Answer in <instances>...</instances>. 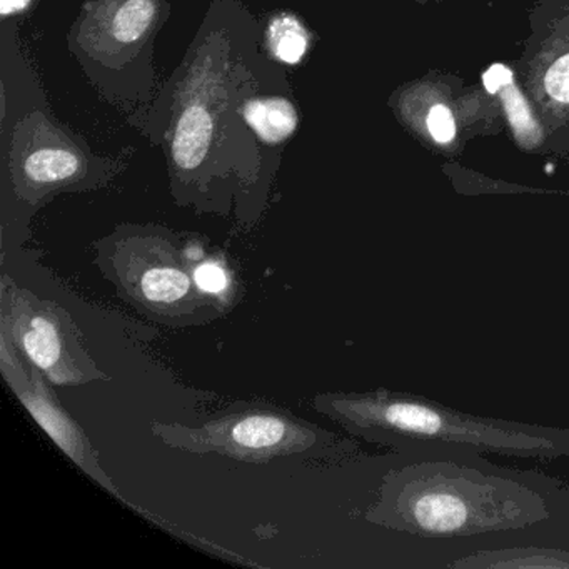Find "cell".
Wrapping results in <instances>:
<instances>
[{"instance_id": "1", "label": "cell", "mask_w": 569, "mask_h": 569, "mask_svg": "<svg viewBox=\"0 0 569 569\" xmlns=\"http://www.w3.org/2000/svg\"><path fill=\"white\" fill-rule=\"evenodd\" d=\"M315 408L349 435L402 452L569 458V428L481 418L412 392H325Z\"/></svg>"}, {"instance_id": "2", "label": "cell", "mask_w": 569, "mask_h": 569, "mask_svg": "<svg viewBox=\"0 0 569 569\" xmlns=\"http://www.w3.org/2000/svg\"><path fill=\"white\" fill-rule=\"evenodd\" d=\"M549 518L539 492L511 478L446 459H425L382 476L366 521L421 538L511 531Z\"/></svg>"}, {"instance_id": "3", "label": "cell", "mask_w": 569, "mask_h": 569, "mask_svg": "<svg viewBox=\"0 0 569 569\" xmlns=\"http://www.w3.org/2000/svg\"><path fill=\"white\" fill-rule=\"evenodd\" d=\"M94 248L99 271L146 318L189 328L229 312L196 282V268L211 256L201 238H184L159 226L122 224Z\"/></svg>"}, {"instance_id": "4", "label": "cell", "mask_w": 569, "mask_h": 569, "mask_svg": "<svg viewBox=\"0 0 569 569\" xmlns=\"http://www.w3.org/2000/svg\"><path fill=\"white\" fill-rule=\"evenodd\" d=\"M151 432L178 451L219 455L251 465L356 449L352 442L336 438L335 432L266 402H236L199 426L154 421Z\"/></svg>"}, {"instance_id": "5", "label": "cell", "mask_w": 569, "mask_h": 569, "mask_svg": "<svg viewBox=\"0 0 569 569\" xmlns=\"http://www.w3.org/2000/svg\"><path fill=\"white\" fill-rule=\"evenodd\" d=\"M19 351L54 386L109 381L86 349L74 319L58 302L41 299L2 278V316Z\"/></svg>"}, {"instance_id": "6", "label": "cell", "mask_w": 569, "mask_h": 569, "mask_svg": "<svg viewBox=\"0 0 569 569\" xmlns=\"http://www.w3.org/2000/svg\"><path fill=\"white\" fill-rule=\"evenodd\" d=\"M164 6L166 0H89L69 38L71 51L96 81L101 72H121L151 56Z\"/></svg>"}, {"instance_id": "7", "label": "cell", "mask_w": 569, "mask_h": 569, "mask_svg": "<svg viewBox=\"0 0 569 569\" xmlns=\"http://www.w3.org/2000/svg\"><path fill=\"white\" fill-rule=\"evenodd\" d=\"M16 142L11 171L14 189L22 201L39 204L62 191H88L108 181L68 136L49 126L32 128Z\"/></svg>"}, {"instance_id": "8", "label": "cell", "mask_w": 569, "mask_h": 569, "mask_svg": "<svg viewBox=\"0 0 569 569\" xmlns=\"http://www.w3.org/2000/svg\"><path fill=\"white\" fill-rule=\"evenodd\" d=\"M8 385L18 395L19 401L31 412L38 425L48 432L49 438L62 449L66 456L94 479L99 486L111 492L116 498H121V492L116 488L108 472L101 468L99 455L94 446L89 441L82 426L71 418L62 408L59 399L51 389V382L44 375L29 362L28 368L2 369Z\"/></svg>"}, {"instance_id": "9", "label": "cell", "mask_w": 569, "mask_h": 569, "mask_svg": "<svg viewBox=\"0 0 569 569\" xmlns=\"http://www.w3.org/2000/svg\"><path fill=\"white\" fill-rule=\"evenodd\" d=\"M242 121L266 146H281L298 131V109L282 96L256 94L242 101Z\"/></svg>"}, {"instance_id": "10", "label": "cell", "mask_w": 569, "mask_h": 569, "mask_svg": "<svg viewBox=\"0 0 569 569\" xmlns=\"http://www.w3.org/2000/svg\"><path fill=\"white\" fill-rule=\"evenodd\" d=\"M449 566L466 569H568L569 551L546 548L496 549L472 552Z\"/></svg>"}, {"instance_id": "11", "label": "cell", "mask_w": 569, "mask_h": 569, "mask_svg": "<svg viewBox=\"0 0 569 569\" xmlns=\"http://www.w3.org/2000/svg\"><path fill=\"white\" fill-rule=\"evenodd\" d=\"M264 41L269 56L286 66L301 64L311 48L308 28L298 16L289 12H281L269 19Z\"/></svg>"}, {"instance_id": "12", "label": "cell", "mask_w": 569, "mask_h": 569, "mask_svg": "<svg viewBox=\"0 0 569 569\" xmlns=\"http://www.w3.org/2000/svg\"><path fill=\"white\" fill-rule=\"evenodd\" d=\"M196 282L206 295L214 296L219 301L224 302L231 309L232 295V278L229 274L228 264L214 258V254L209 256L208 259L201 262L196 268Z\"/></svg>"}, {"instance_id": "13", "label": "cell", "mask_w": 569, "mask_h": 569, "mask_svg": "<svg viewBox=\"0 0 569 569\" xmlns=\"http://www.w3.org/2000/svg\"><path fill=\"white\" fill-rule=\"evenodd\" d=\"M546 94L559 104H569V52L556 59L545 78H542Z\"/></svg>"}, {"instance_id": "14", "label": "cell", "mask_w": 569, "mask_h": 569, "mask_svg": "<svg viewBox=\"0 0 569 569\" xmlns=\"http://www.w3.org/2000/svg\"><path fill=\"white\" fill-rule=\"evenodd\" d=\"M428 129L439 144L451 142L456 136V122L451 111L446 106H435L428 114Z\"/></svg>"}, {"instance_id": "15", "label": "cell", "mask_w": 569, "mask_h": 569, "mask_svg": "<svg viewBox=\"0 0 569 569\" xmlns=\"http://www.w3.org/2000/svg\"><path fill=\"white\" fill-rule=\"evenodd\" d=\"M505 98H506V108H508L509 118H511L512 124L518 129V134H525L528 131L529 114H526L525 102L519 98L516 89H512V86H506L505 88Z\"/></svg>"}, {"instance_id": "16", "label": "cell", "mask_w": 569, "mask_h": 569, "mask_svg": "<svg viewBox=\"0 0 569 569\" xmlns=\"http://www.w3.org/2000/svg\"><path fill=\"white\" fill-rule=\"evenodd\" d=\"M512 72L505 66H492L485 74V86L491 94L501 91V88L511 84Z\"/></svg>"}, {"instance_id": "17", "label": "cell", "mask_w": 569, "mask_h": 569, "mask_svg": "<svg viewBox=\"0 0 569 569\" xmlns=\"http://www.w3.org/2000/svg\"><path fill=\"white\" fill-rule=\"evenodd\" d=\"M36 0H0V16L2 19L24 14L32 8Z\"/></svg>"}]
</instances>
